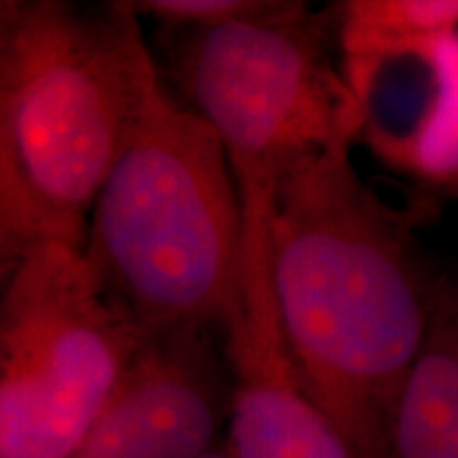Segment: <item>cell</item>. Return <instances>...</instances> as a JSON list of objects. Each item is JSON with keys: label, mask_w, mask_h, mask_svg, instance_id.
Segmentation results:
<instances>
[{"label": "cell", "mask_w": 458, "mask_h": 458, "mask_svg": "<svg viewBox=\"0 0 458 458\" xmlns=\"http://www.w3.org/2000/svg\"><path fill=\"white\" fill-rule=\"evenodd\" d=\"M386 458H458V284L439 283L433 317L386 439Z\"/></svg>", "instance_id": "obj_9"}, {"label": "cell", "mask_w": 458, "mask_h": 458, "mask_svg": "<svg viewBox=\"0 0 458 458\" xmlns=\"http://www.w3.org/2000/svg\"><path fill=\"white\" fill-rule=\"evenodd\" d=\"M342 74L363 106L359 140L391 168L458 196V30Z\"/></svg>", "instance_id": "obj_8"}, {"label": "cell", "mask_w": 458, "mask_h": 458, "mask_svg": "<svg viewBox=\"0 0 458 458\" xmlns=\"http://www.w3.org/2000/svg\"><path fill=\"white\" fill-rule=\"evenodd\" d=\"M202 458H233L232 456V452H229V448H227V444L223 442L221 445H216L215 450H210L208 454H204Z\"/></svg>", "instance_id": "obj_13"}, {"label": "cell", "mask_w": 458, "mask_h": 458, "mask_svg": "<svg viewBox=\"0 0 458 458\" xmlns=\"http://www.w3.org/2000/svg\"><path fill=\"white\" fill-rule=\"evenodd\" d=\"M0 229L17 233L30 244L49 238L41 216L37 215L26 191L21 189L20 179H17L3 128H0Z\"/></svg>", "instance_id": "obj_11"}, {"label": "cell", "mask_w": 458, "mask_h": 458, "mask_svg": "<svg viewBox=\"0 0 458 458\" xmlns=\"http://www.w3.org/2000/svg\"><path fill=\"white\" fill-rule=\"evenodd\" d=\"M30 246L24 238H20L13 232L7 229H0V289H3L4 280L9 278V274L13 272V267L20 261V257L24 255V250Z\"/></svg>", "instance_id": "obj_12"}, {"label": "cell", "mask_w": 458, "mask_h": 458, "mask_svg": "<svg viewBox=\"0 0 458 458\" xmlns=\"http://www.w3.org/2000/svg\"><path fill=\"white\" fill-rule=\"evenodd\" d=\"M242 213L240 284L223 327L232 376L227 448L233 458H354L286 352L270 278V196L242 193Z\"/></svg>", "instance_id": "obj_6"}, {"label": "cell", "mask_w": 458, "mask_h": 458, "mask_svg": "<svg viewBox=\"0 0 458 458\" xmlns=\"http://www.w3.org/2000/svg\"><path fill=\"white\" fill-rule=\"evenodd\" d=\"M303 3L215 26H157L159 74L219 139L238 189H274L301 159L357 142L363 106Z\"/></svg>", "instance_id": "obj_4"}, {"label": "cell", "mask_w": 458, "mask_h": 458, "mask_svg": "<svg viewBox=\"0 0 458 458\" xmlns=\"http://www.w3.org/2000/svg\"><path fill=\"white\" fill-rule=\"evenodd\" d=\"M450 30H458V0H348L335 17L340 66L368 64Z\"/></svg>", "instance_id": "obj_10"}, {"label": "cell", "mask_w": 458, "mask_h": 458, "mask_svg": "<svg viewBox=\"0 0 458 458\" xmlns=\"http://www.w3.org/2000/svg\"><path fill=\"white\" fill-rule=\"evenodd\" d=\"M242 244L232 164L213 130L159 77L91 206L85 259L140 335L223 331Z\"/></svg>", "instance_id": "obj_2"}, {"label": "cell", "mask_w": 458, "mask_h": 458, "mask_svg": "<svg viewBox=\"0 0 458 458\" xmlns=\"http://www.w3.org/2000/svg\"><path fill=\"white\" fill-rule=\"evenodd\" d=\"M140 340L83 246H28L0 289V458H77Z\"/></svg>", "instance_id": "obj_5"}, {"label": "cell", "mask_w": 458, "mask_h": 458, "mask_svg": "<svg viewBox=\"0 0 458 458\" xmlns=\"http://www.w3.org/2000/svg\"><path fill=\"white\" fill-rule=\"evenodd\" d=\"M140 24L128 0L0 3V128L49 238L83 246L94 199L162 77Z\"/></svg>", "instance_id": "obj_3"}, {"label": "cell", "mask_w": 458, "mask_h": 458, "mask_svg": "<svg viewBox=\"0 0 458 458\" xmlns=\"http://www.w3.org/2000/svg\"><path fill=\"white\" fill-rule=\"evenodd\" d=\"M223 331L142 335L77 458H202L227 437Z\"/></svg>", "instance_id": "obj_7"}, {"label": "cell", "mask_w": 458, "mask_h": 458, "mask_svg": "<svg viewBox=\"0 0 458 458\" xmlns=\"http://www.w3.org/2000/svg\"><path fill=\"white\" fill-rule=\"evenodd\" d=\"M340 142L291 165L267 213L283 340L303 388L354 458H386L399 391L431 325L437 280L410 223Z\"/></svg>", "instance_id": "obj_1"}]
</instances>
